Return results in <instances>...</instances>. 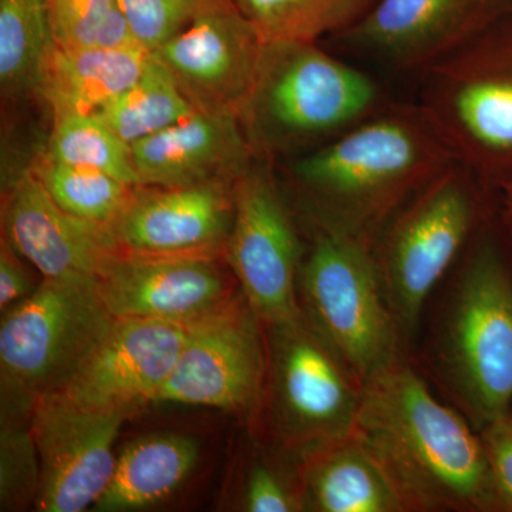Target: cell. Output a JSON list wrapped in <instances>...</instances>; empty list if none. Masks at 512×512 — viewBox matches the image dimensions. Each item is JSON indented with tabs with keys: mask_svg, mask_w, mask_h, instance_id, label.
<instances>
[{
	"mask_svg": "<svg viewBox=\"0 0 512 512\" xmlns=\"http://www.w3.org/2000/svg\"><path fill=\"white\" fill-rule=\"evenodd\" d=\"M352 434L404 511H500L480 431L403 359L363 386Z\"/></svg>",
	"mask_w": 512,
	"mask_h": 512,
	"instance_id": "1",
	"label": "cell"
},
{
	"mask_svg": "<svg viewBox=\"0 0 512 512\" xmlns=\"http://www.w3.org/2000/svg\"><path fill=\"white\" fill-rule=\"evenodd\" d=\"M456 161L419 107L394 106L299 158L292 173L311 198L316 228L373 247L394 215Z\"/></svg>",
	"mask_w": 512,
	"mask_h": 512,
	"instance_id": "2",
	"label": "cell"
},
{
	"mask_svg": "<svg viewBox=\"0 0 512 512\" xmlns=\"http://www.w3.org/2000/svg\"><path fill=\"white\" fill-rule=\"evenodd\" d=\"M433 365L478 431L512 412V247L493 210L467 245L441 308Z\"/></svg>",
	"mask_w": 512,
	"mask_h": 512,
	"instance_id": "3",
	"label": "cell"
},
{
	"mask_svg": "<svg viewBox=\"0 0 512 512\" xmlns=\"http://www.w3.org/2000/svg\"><path fill=\"white\" fill-rule=\"evenodd\" d=\"M419 109L493 195L512 181V12L426 72Z\"/></svg>",
	"mask_w": 512,
	"mask_h": 512,
	"instance_id": "4",
	"label": "cell"
},
{
	"mask_svg": "<svg viewBox=\"0 0 512 512\" xmlns=\"http://www.w3.org/2000/svg\"><path fill=\"white\" fill-rule=\"evenodd\" d=\"M491 212V195L463 164H451L407 202L373 252L403 346L431 293Z\"/></svg>",
	"mask_w": 512,
	"mask_h": 512,
	"instance_id": "5",
	"label": "cell"
},
{
	"mask_svg": "<svg viewBox=\"0 0 512 512\" xmlns=\"http://www.w3.org/2000/svg\"><path fill=\"white\" fill-rule=\"evenodd\" d=\"M367 74L315 43H269L242 124L252 147L285 150L356 126L379 104Z\"/></svg>",
	"mask_w": 512,
	"mask_h": 512,
	"instance_id": "6",
	"label": "cell"
},
{
	"mask_svg": "<svg viewBox=\"0 0 512 512\" xmlns=\"http://www.w3.org/2000/svg\"><path fill=\"white\" fill-rule=\"evenodd\" d=\"M114 319L97 285L55 279L3 312L2 419H30L36 400L62 389Z\"/></svg>",
	"mask_w": 512,
	"mask_h": 512,
	"instance_id": "7",
	"label": "cell"
},
{
	"mask_svg": "<svg viewBox=\"0 0 512 512\" xmlns=\"http://www.w3.org/2000/svg\"><path fill=\"white\" fill-rule=\"evenodd\" d=\"M299 288L306 318L362 386L402 359L372 245L316 228Z\"/></svg>",
	"mask_w": 512,
	"mask_h": 512,
	"instance_id": "8",
	"label": "cell"
},
{
	"mask_svg": "<svg viewBox=\"0 0 512 512\" xmlns=\"http://www.w3.org/2000/svg\"><path fill=\"white\" fill-rule=\"evenodd\" d=\"M266 328L272 410L281 439L303 453L352 434L363 386L305 313Z\"/></svg>",
	"mask_w": 512,
	"mask_h": 512,
	"instance_id": "9",
	"label": "cell"
},
{
	"mask_svg": "<svg viewBox=\"0 0 512 512\" xmlns=\"http://www.w3.org/2000/svg\"><path fill=\"white\" fill-rule=\"evenodd\" d=\"M234 220L224 254L262 325L301 318V244L274 178L251 164L234 184Z\"/></svg>",
	"mask_w": 512,
	"mask_h": 512,
	"instance_id": "10",
	"label": "cell"
},
{
	"mask_svg": "<svg viewBox=\"0 0 512 512\" xmlns=\"http://www.w3.org/2000/svg\"><path fill=\"white\" fill-rule=\"evenodd\" d=\"M261 325L242 292L190 323L183 350L154 404L254 410L268 377V346Z\"/></svg>",
	"mask_w": 512,
	"mask_h": 512,
	"instance_id": "11",
	"label": "cell"
},
{
	"mask_svg": "<svg viewBox=\"0 0 512 512\" xmlns=\"http://www.w3.org/2000/svg\"><path fill=\"white\" fill-rule=\"evenodd\" d=\"M265 47L235 0H207L187 28L154 53L197 109L241 120Z\"/></svg>",
	"mask_w": 512,
	"mask_h": 512,
	"instance_id": "12",
	"label": "cell"
},
{
	"mask_svg": "<svg viewBox=\"0 0 512 512\" xmlns=\"http://www.w3.org/2000/svg\"><path fill=\"white\" fill-rule=\"evenodd\" d=\"M127 419L84 409L59 393L36 400L29 426L40 460L37 511L94 507L113 476L114 443Z\"/></svg>",
	"mask_w": 512,
	"mask_h": 512,
	"instance_id": "13",
	"label": "cell"
},
{
	"mask_svg": "<svg viewBox=\"0 0 512 512\" xmlns=\"http://www.w3.org/2000/svg\"><path fill=\"white\" fill-rule=\"evenodd\" d=\"M187 335L184 323L116 318L57 393L84 409L130 417L156 402Z\"/></svg>",
	"mask_w": 512,
	"mask_h": 512,
	"instance_id": "14",
	"label": "cell"
},
{
	"mask_svg": "<svg viewBox=\"0 0 512 512\" xmlns=\"http://www.w3.org/2000/svg\"><path fill=\"white\" fill-rule=\"evenodd\" d=\"M512 12V0H375L339 36L400 70L426 72Z\"/></svg>",
	"mask_w": 512,
	"mask_h": 512,
	"instance_id": "15",
	"label": "cell"
},
{
	"mask_svg": "<svg viewBox=\"0 0 512 512\" xmlns=\"http://www.w3.org/2000/svg\"><path fill=\"white\" fill-rule=\"evenodd\" d=\"M2 227L3 238L43 279L97 285L104 268L120 252L110 225L64 211L32 170L10 185Z\"/></svg>",
	"mask_w": 512,
	"mask_h": 512,
	"instance_id": "16",
	"label": "cell"
},
{
	"mask_svg": "<svg viewBox=\"0 0 512 512\" xmlns=\"http://www.w3.org/2000/svg\"><path fill=\"white\" fill-rule=\"evenodd\" d=\"M234 184L140 187L110 227L121 254L215 256L234 220Z\"/></svg>",
	"mask_w": 512,
	"mask_h": 512,
	"instance_id": "17",
	"label": "cell"
},
{
	"mask_svg": "<svg viewBox=\"0 0 512 512\" xmlns=\"http://www.w3.org/2000/svg\"><path fill=\"white\" fill-rule=\"evenodd\" d=\"M114 318L153 319L190 325L237 296L214 256L117 254L99 281Z\"/></svg>",
	"mask_w": 512,
	"mask_h": 512,
	"instance_id": "18",
	"label": "cell"
},
{
	"mask_svg": "<svg viewBox=\"0 0 512 512\" xmlns=\"http://www.w3.org/2000/svg\"><path fill=\"white\" fill-rule=\"evenodd\" d=\"M131 148L140 185L163 188L235 183L255 151L238 117L202 109Z\"/></svg>",
	"mask_w": 512,
	"mask_h": 512,
	"instance_id": "19",
	"label": "cell"
},
{
	"mask_svg": "<svg viewBox=\"0 0 512 512\" xmlns=\"http://www.w3.org/2000/svg\"><path fill=\"white\" fill-rule=\"evenodd\" d=\"M151 53L138 45L123 47L47 46L35 94L45 101L53 121L79 114H96L131 86Z\"/></svg>",
	"mask_w": 512,
	"mask_h": 512,
	"instance_id": "20",
	"label": "cell"
},
{
	"mask_svg": "<svg viewBox=\"0 0 512 512\" xmlns=\"http://www.w3.org/2000/svg\"><path fill=\"white\" fill-rule=\"evenodd\" d=\"M303 510L403 512L389 478L353 434L303 451Z\"/></svg>",
	"mask_w": 512,
	"mask_h": 512,
	"instance_id": "21",
	"label": "cell"
},
{
	"mask_svg": "<svg viewBox=\"0 0 512 512\" xmlns=\"http://www.w3.org/2000/svg\"><path fill=\"white\" fill-rule=\"evenodd\" d=\"M198 457L197 441L184 434H154L127 444L94 510L137 511L163 503L191 476Z\"/></svg>",
	"mask_w": 512,
	"mask_h": 512,
	"instance_id": "22",
	"label": "cell"
},
{
	"mask_svg": "<svg viewBox=\"0 0 512 512\" xmlns=\"http://www.w3.org/2000/svg\"><path fill=\"white\" fill-rule=\"evenodd\" d=\"M197 107L178 86L156 53L148 57L140 77L104 104L97 116L128 144L160 133L190 116Z\"/></svg>",
	"mask_w": 512,
	"mask_h": 512,
	"instance_id": "23",
	"label": "cell"
},
{
	"mask_svg": "<svg viewBox=\"0 0 512 512\" xmlns=\"http://www.w3.org/2000/svg\"><path fill=\"white\" fill-rule=\"evenodd\" d=\"M258 35L269 43H315L342 33L369 10L375 0H235Z\"/></svg>",
	"mask_w": 512,
	"mask_h": 512,
	"instance_id": "24",
	"label": "cell"
},
{
	"mask_svg": "<svg viewBox=\"0 0 512 512\" xmlns=\"http://www.w3.org/2000/svg\"><path fill=\"white\" fill-rule=\"evenodd\" d=\"M52 43L47 0H0V87L6 99L35 93L37 72Z\"/></svg>",
	"mask_w": 512,
	"mask_h": 512,
	"instance_id": "25",
	"label": "cell"
},
{
	"mask_svg": "<svg viewBox=\"0 0 512 512\" xmlns=\"http://www.w3.org/2000/svg\"><path fill=\"white\" fill-rule=\"evenodd\" d=\"M45 156L59 163L92 168L140 187L131 144L97 114H79L53 121Z\"/></svg>",
	"mask_w": 512,
	"mask_h": 512,
	"instance_id": "26",
	"label": "cell"
},
{
	"mask_svg": "<svg viewBox=\"0 0 512 512\" xmlns=\"http://www.w3.org/2000/svg\"><path fill=\"white\" fill-rule=\"evenodd\" d=\"M32 171L60 208L99 224L110 225L116 220L137 188L101 171L59 163L46 156Z\"/></svg>",
	"mask_w": 512,
	"mask_h": 512,
	"instance_id": "27",
	"label": "cell"
},
{
	"mask_svg": "<svg viewBox=\"0 0 512 512\" xmlns=\"http://www.w3.org/2000/svg\"><path fill=\"white\" fill-rule=\"evenodd\" d=\"M52 42L63 47L137 45L116 0H47Z\"/></svg>",
	"mask_w": 512,
	"mask_h": 512,
	"instance_id": "28",
	"label": "cell"
},
{
	"mask_svg": "<svg viewBox=\"0 0 512 512\" xmlns=\"http://www.w3.org/2000/svg\"><path fill=\"white\" fill-rule=\"evenodd\" d=\"M40 488V460L29 420L2 419L0 430V510L35 507Z\"/></svg>",
	"mask_w": 512,
	"mask_h": 512,
	"instance_id": "29",
	"label": "cell"
},
{
	"mask_svg": "<svg viewBox=\"0 0 512 512\" xmlns=\"http://www.w3.org/2000/svg\"><path fill=\"white\" fill-rule=\"evenodd\" d=\"M138 46L157 52L200 12L207 0H116Z\"/></svg>",
	"mask_w": 512,
	"mask_h": 512,
	"instance_id": "30",
	"label": "cell"
},
{
	"mask_svg": "<svg viewBox=\"0 0 512 512\" xmlns=\"http://www.w3.org/2000/svg\"><path fill=\"white\" fill-rule=\"evenodd\" d=\"M500 511L512 512V412L480 431Z\"/></svg>",
	"mask_w": 512,
	"mask_h": 512,
	"instance_id": "31",
	"label": "cell"
},
{
	"mask_svg": "<svg viewBox=\"0 0 512 512\" xmlns=\"http://www.w3.org/2000/svg\"><path fill=\"white\" fill-rule=\"evenodd\" d=\"M244 508L249 512L303 511L301 491H293L274 470L256 466L245 488Z\"/></svg>",
	"mask_w": 512,
	"mask_h": 512,
	"instance_id": "32",
	"label": "cell"
},
{
	"mask_svg": "<svg viewBox=\"0 0 512 512\" xmlns=\"http://www.w3.org/2000/svg\"><path fill=\"white\" fill-rule=\"evenodd\" d=\"M20 258L22 256L9 244L8 239L2 237L0 242V309L2 312L25 301L39 286L35 285Z\"/></svg>",
	"mask_w": 512,
	"mask_h": 512,
	"instance_id": "33",
	"label": "cell"
},
{
	"mask_svg": "<svg viewBox=\"0 0 512 512\" xmlns=\"http://www.w3.org/2000/svg\"><path fill=\"white\" fill-rule=\"evenodd\" d=\"M495 221L512 247V181L491 195Z\"/></svg>",
	"mask_w": 512,
	"mask_h": 512,
	"instance_id": "34",
	"label": "cell"
}]
</instances>
